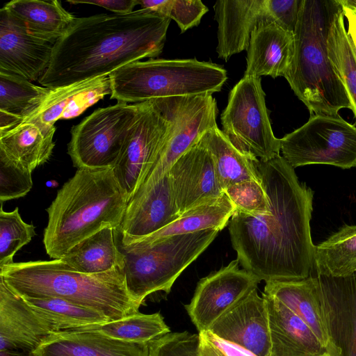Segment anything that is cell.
<instances>
[{
	"mask_svg": "<svg viewBox=\"0 0 356 356\" xmlns=\"http://www.w3.org/2000/svg\"><path fill=\"white\" fill-rule=\"evenodd\" d=\"M317 276L330 304L332 337L339 356H356V273L343 277Z\"/></svg>",
	"mask_w": 356,
	"mask_h": 356,
	"instance_id": "cell-25",
	"label": "cell"
},
{
	"mask_svg": "<svg viewBox=\"0 0 356 356\" xmlns=\"http://www.w3.org/2000/svg\"><path fill=\"white\" fill-rule=\"evenodd\" d=\"M0 277L22 297H52L97 310L111 321L139 312L130 296L123 268L86 274L60 259L12 263L0 268Z\"/></svg>",
	"mask_w": 356,
	"mask_h": 356,
	"instance_id": "cell-4",
	"label": "cell"
},
{
	"mask_svg": "<svg viewBox=\"0 0 356 356\" xmlns=\"http://www.w3.org/2000/svg\"><path fill=\"white\" fill-rule=\"evenodd\" d=\"M149 344L124 342L96 332H52L27 356H148Z\"/></svg>",
	"mask_w": 356,
	"mask_h": 356,
	"instance_id": "cell-22",
	"label": "cell"
},
{
	"mask_svg": "<svg viewBox=\"0 0 356 356\" xmlns=\"http://www.w3.org/2000/svg\"><path fill=\"white\" fill-rule=\"evenodd\" d=\"M217 113L216 101L211 95L181 97L170 134L139 188L165 176L177 159L217 125Z\"/></svg>",
	"mask_w": 356,
	"mask_h": 356,
	"instance_id": "cell-13",
	"label": "cell"
},
{
	"mask_svg": "<svg viewBox=\"0 0 356 356\" xmlns=\"http://www.w3.org/2000/svg\"><path fill=\"white\" fill-rule=\"evenodd\" d=\"M53 332L0 277V352L29 354Z\"/></svg>",
	"mask_w": 356,
	"mask_h": 356,
	"instance_id": "cell-20",
	"label": "cell"
},
{
	"mask_svg": "<svg viewBox=\"0 0 356 356\" xmlns=\"http://www.w3.org/2000/svg\"><path fill=\"white\" fill-rule=\"evenodd\" d=\"M25 119L17 115L0 111V133L8 131L22 122Z\"/></svg>",
	"mask_w": 356,
	"mask_h": 356,
	"instance_id": "cell-44",
	"label": "cell"
},
{
	"mask_svg": "<svg viewBox=\"0 0 356 356\" xmlns=\"http://www.w3.org/2000/svg\"><path fill=\"white\" fill-rule=\"evenodd\" d=\"M111 98L138 104L172 97H193L219 92L227 71L209 61L149 59L129 63L108 75Z\"/></svg>",
	"mask_w": 356,
	"mask_h": 356,
	"instance_id": "cell-6",
	"label": "cell"
},
{
	"mask_svg": "<svg viewBox=\"0 0 356 356\" xmlns=\"http://www.w3.org/2000/svg\"><path fill=\"white\" fill-rule=\"evenodd\" d=\"M261 281L252 273L239 268L238 260L202 278L185 309L198 332L209 330L225 313L257 289Z\"/></svg>",
	"mask_w": 356,
	"mask_h": 356,
	"instance_id": "cell-12",
	"label": "cell"
},
{
	"mask_svg": "<svg viewBox=\"0 0 356 356\" xmlns=\"http://www.w3.org/2000/svg\"><path fill=\"white\" fill-rule=\"evenodd\" d=\"M209 330L256 356H270L267 303L257 289L221 316Z\"/></svg>",
	"mask_w": 356,
	"mask_h": 356,
	"instance_id": "cell-18",
	"label": "cell"
},
{
	"mask_svg": "<svg viewBox=\"0 0 356 356\" xmlns=\"http://www.w3.org/2000/svg\"><path fill=\"white\" fill-rule=\"evenodd\" d=\"M143 103L118 102L98 108L71 130L67 153L79 168H113Z\"/></svg>",
	"mask_w": 356,
	"mask_h": 356,
	"instance_id": "cell-11",
	"label": "cell"
},
{
	"mask_svg": "<svg viewBox=\"0 0 356 356\" xmlns=\"http://www.w3.org/2000/svg\"><path fill=\"white\" fill-rule=\"evenodd\" d=\"M21 297L53 332L72 330L112 321L105 314L97 310L63 299L52 297Z\"/></svg>",
	"mask_w": 356,
	"mask_h": 356,
	"instance_id": "cell-31",
	"label": "cell"
},
{
	"mask_svg": "<svg viewBox=\"0 0 356 356\" xmlns=\"http://www.w3.org/2000/svg\"><path fill=\"white\" fill-rule=\"evenodd\" d=\"M317 275L343 277L356 273V225H344L315 248Z\"/></svg>",
	"mask_w": 356,
	"mask_h": 356,
	"instance_id": "cell-32",
	"label": "cell"
},
{
	"mask_svg": "<svg viewBox=\"0 0 356 356\" xmlns=\"http://www.w3.org/2000/svg\"><path fill=\"white\" fill-rule=\"evenodd\" d=\"M72 330L96 332L111 339L140 344H149L170 332L159 312L146 314L139 312L118 321Z\"/></svg>",
	"mask_w": 356,
	"mask_h": 356,
	"instance_id": "cell-33",
	"label": "cell"
},
{
	"mask_svg": "<svg viewBox=\"0 0 356 356\" xmlns=\"http://www.w3.org/2000/svg\"><path fill=\"white\" fill-rule=\"evenodd\" d=\"M198 334L169 332L149 344L148 356H199Z\"/></svg>",
	"mask_w": 356,
	"mask_h": 356,
	"instance_id": "cell-40",
	"label": "cell"
},
{
	"mask_svg": "<svg viewBox=\"0 0 356 356\" xmlns=\"http://www.w3.org/2000/svg\"><path fill=\"white\" fill-rule=\"evenodd\" d=\"M171 19L150 9L75 18L54 44L49 65L38 80L55 89L108 76L163 49Z\"/></svg>",
	"mask_w": 356,
	"mask_h": 356,
	"instance_id": "cell-2",
	"label": "cell"
},
{
	"mask_svg": "<svg viewBox=\"0 0 356 356\" xmlns=\"http://www.w3.org/2000/svg\"><path fill=\"white\" fill-rule=\"evenodd\" d=\"M3 8L30 35L54 43L76 18L56 0H13Z\"/></svg>",
	"mask_w": 356,
	"mask_h": 356,
	"instance_id": "cell-27",
	"label": "cell"
},
{
	"mask_svg": "<svg viewBox=\"0 0 356 356\" xmlns=\"http://www.w3.org/2000/svg\"><path fill=\"white\" fill-rule=\"evenodd\" d=\"M257 168L269 211L232 215L228 229L236 259L260 281L307 278L314 268L316 248L310 229L314 192L298 181L282 156L259 160Z\"/></svg>",
	"mask_w": 356,
	"mask_h": 356,
	"instance_id": "cell-1",
	"label": "cell"
},
{
	"mask_svg": "<svg viewBox=\"0 0 356 356\" xmlns=\"http://www.w3.org/2000/svg\"><path fill=\"white\" fill-rule=\"evenodd\" d=\"M181 97L143 102L138 118L112 168L128 201L140 188L167 140Z\"/></svg>",
	"mask_w": 356,
	"mask_h": 356,
	"instance_id": "cell-8",
	"label": "cell"
},
{
	"mask_svg": "<svg viewBox=\"0 0 356 356\" xmlns=\"http://www.w3.org/2000/svg\"><path fill=\"white\" fill-rule=\"evenodd\" d=\"M127 202L112 168L78 169L47 209L43 236L47 254L60 259L103 228L118 229Z\"/></svg>",
	"mask_w": 356,
	"mask_h": 356,
	"instance_id": "cell-3",
	"label": "cell"
},
{
	"mask_svg": "<svg viewBox=\"0 0 356 356\" xmlns=\"http://www.w3.org/2000/svg\"><path fill=\"white\" fill-rule=\"evenodd\" d=\"M216 229L172 236L146 245H118L125 255L127 289L141 305L157 291L169 293L181 273L213 241Z\"/></svg>",
	"mask_w": 356,
	"mask_h": 356,
	"instance_id": "cell-7",
	"label": "cell"
},
{
	"mask_svg": "<svg viewBox=\"0 0 356 356\" xmlns=\"http://www.w3.org/2000/svg\"><path fill=\"white\" fill-rule=\"evenodd\" d=\"M341 6L356 9V0H338Z\"/></svg>",
	"mask_w": 356,
	"mask_h": 356,
	"instance_id": "cell-46",
	"label": "cell"
},
{
	"mask_svg": "<svg viewBox=\"0 0 356 356\" xmlns=\"http://www.w3.org/2000/svg\"><path fill=\"white\" fill-rule=\"evenodd\" d=\"M264 293L291 309L312 330L333 356H339L332 337L330 304L318 276L266 282Z\"/></svg>",
	"mask_w": 356,
	"mask_h": 356,
	"instance_id": "cell-16",
	"label": "cell"
},
{
	"mask_svg": "<svg viewBox=\"0 0 356 356\" xmlns=\"http://www.w3.org/2000/svg\"><path fill=\"white\" fill-rule=\"evenodd\" d=\"M235 211L234 205L224 193L216 199L188 210L167 226L130 245H146L161 238L207 229L220 231L227 225Z\"/></svg>",
	"mask_w": 356,
	"mask_h": 356,
	"instance_id": "cell-30",
	"label": "cell"
},
{
	"mask_svg": "<svg viewBox=\"0 0 356 356\" xmlns=\"http://www.w3.org/2000/svg\"><path fill=\"white\" fill-rule=\"evenodd\" d=\"M327 49L329 60L346 90L356 119V52L345 28L342 8L330 26Z\"/></svg>",
	"mask_w": 356,
	"mask_h": 356,
	"instance_id": "cell-34",
	"label": "cell"
},
{
	"mask_svg": "<svg viewBox=\"0 0 356 356\" xmlns=\"http://www.w3.org/2000/svg\"><path fill=\"white\" fill-rule=\"evenodd\" d=\"M200 142L211 156L217 178L223 191L245 180L261 182L257 168L259 159L250 157L236 149L217 125L208 130Z\"/></svg>",
	"mask_w": 356,
	"mask_h": 356,
	"instance_id": "cell-29",
	"label": "cell"
},
{
	"mask_svg": "<svg viewBox=\"0 0 356 356\" xmlns=\"http://www.w3.org/2000/svg\"><path fill=\"white\" fill-rule=\"evenodd\" d=\"M114 230L111 227L103 228L75 245L60 260L71 269L86 274L124 268L125 255L115 242Z\"/></svg>",
	"mask_w": 356,
	"mask_h": 356,
	"instance_id": "cell-28",
	"label": "cell"
},
{
	"mask_svg": "<svg viewBox=\"0 0 356 356\" xmlns=\"http://www.w3.org/2000/svg\"><path fill=\"white\" fill-rule=\"evenodd\" d=\"M70 4L86 3L103 7L115 14H127L134 11L138 5L137 0H92V1H67Z\"/></svg>",
	"mask_w": 356,
	"mask_h": 356,
	"instance_id": "cell-43",
	"label": "cell"
},
{
	"mask_svg": "<svg viewBox=\"0 0 356 356\" xmlns=\"http://www.w3.org/2000/svg\"><path fill=\"white\" fill-rule=\"evenodd\" d=\"M108 76L51 89L34 114L44 122L54 124L62 119L74 118L107 95H111Z\"/></svg>",
	"mask_w": 356,
	"mask_h": 356,
	"instance_id": "cell-26",
	"label": "cell"
},
{
	"mask_svg": "<svg viewBox=\"0 0 356 356\" xmlns=\"http://www.w3.org/2000/svg\"><path fill=\"white\" fill-rule=\"evenodd\" d=\"M220 120L222 132L243 154L264 161L280 155V139L272 130L260 77L243 76L234 86Z\"/></svg>",
	"mask_w": 356,
	"mask_h": 356,
	"instance_id": "cell-9",
	"label": "cell"
},
{
	"mask_svg": "<svg viewBox=\"0 0 356 356\" xmlns=\"http://www.w3.org/2000/svg\"><path fill=\"white\" fill-rule=\"evenodd\" d=\"M344 17L348 21L347 33L354 45L356 52V9L341 6Z\"/></svg>",
	"mask_w": 356,
	"mask_h": 356,
	"instance_id": "cell-45",
	"label": "cell"
},
{
	"mask_svg": "<svg viewBox=\"0 0 356 356\" xmlns=\"http://www.w3.org/2000/svg\"><path fill=\"white\" fill-rule=\"evenodd\" d=\"M302 0H266L268 13L273 23L294 32Z\"/></svg>",
	"mask_w": 356,
	"mask_h": 356,
	"instance_id": "cell-42",
	"label": "cell"
},
{
	"mask_svg": "<svg viewBox=\"0 0 356 356\" xmlns=\"http://www.w3.org/2000/svg\"><path fill=\"white\" fill-rule=\"evenodd\" d=\"M199 356H256L249 350L222 339L210 330L198 332Z\"/></svg>",
	"mask_w": 356,
	"mask_h": 356,
	"instance_id": "cell-41",
	"label": "cell"
},
{
	"mask_svg": "<svg viewBox=\"0 0 356 356\" xmlns=\"http://www.w3.org/2000/svg\"><path fill=\"white\" fill-rule=\"evenodd\" d=\"M54 44L30 35L3 8L0 10V73L39 80L49 65Z\"/></svg>",
	"mask_w": 356,
	"mask_h": 356,
	"instance_id": "cell-17",
	"label": "cell"
},
{
	"mask_svg": "<svg viewBox=\"0 0 356 356\" xmlns=\"http://www.w3.org/2000/svg\"><path fill=\"white\" fill-rule=\"evenodd\" d=\"M31 173L0 156L1 203L25 196L33 186Z\"/></svg>",
	"mask_w": 356,
	"mask_h": 356,
	"instance_id": "cell-39",
	"label": "cell"
},
{
	"mask_svg": "<svg viewBox=\"0 0 356 356\" xmlns=\"http://www.w3.org/2000/svg\"><path fill=\"white\" fill-rule=\"evenodd\" d=\"M294 51L293 32L273 22L261 24L252 33L243 76H284Z\"/></svg>",
	"mask_w": 356,
	"mask_h": 356,
	"instance_id": "cell-23",
	"label": "cell"
},
{
	"mask_svg": "<svg viewBox=\"0 0 356 356\" xmlns=\"http://www.w3.org/2000/svg\"><path fill=\"white\" fill-rule=\"evenodd\" d=\"M338 0H302L293 32L295 51L284 76L311 114L335 115L352 110L346 90L329 60L327 40Z\"/></svg>",
	"mask_w": 356,
	"mask_h": 356,
	"instance_id": "cell-5",
	"label": "cell"
},
{
	"mask_svg": "<svg viewBox=\"0 0 356 356\" xmlns=\"http://www.w3.org/2000/svg\"><path fill=\"white\" fill-rule=\"evenodd\" d=\"M35 235V226L25 222L18 207L4 211L0 210V268L13 263V257Z\"/></svg>",
	"mask_w": 356,
	"mask_h": 356,
	"instance_id": "cell-36",
	"label": "cell"
},
{
	"mask_svg": "<svg viewBox=\"0 0 356 356\" xmlns=\"http://www.w3.org/2000/svg\"><path fill=\"white\" fill-rule=\"evenodd\" d=\"M55 131L54 124L33 115L15 128L0 133V156L32 172L50 158L55 146Z\"/></svg>",
	"mask_w": 356,
	"mask_h": 356,
	"instance_id": "cell-24",
	"label": "cell"
},
{
	"mask_svg": "<svg viewBox=\"0 0 356 356\" xmlns=\"http://www.w3.org/2000/svg\"><path fill=\"white\" fill-rule=\"evenodd\" d=\"M51 89L0 73V111L28 119L42 106Z\"/></svg>",
	"mask_w": 356,
	"mask_h": 356,
	"instance_id": "cell-35",
	"label": "cell"
},
{
	"mask_svg": "<svg viewBox=\"0 0 356 356\" xmlns=\"http://www.w3.org/2000/svg\"><path fill=\"white\" fill-rule=\"evenodd\" d=\"M280 143L282 156L294 169L311 164L356 167V127L339 114H311Z\"/></svg>",
	"mask_w": 356,
	"mask_h": 356,
	"instance_id": "cell-10",
	"label": "cell"
},
{
	"mask_svg": "<svg viewBox=\"0 0 356 356\" xmlns=\"http://www.w3.org/2000/svg\"><path fill=\"white\" fill-rule=\"evenodd\" d=\"M168 175L140 188L127 202L118 229L120 245H129L179 218Z\"/></svg>",
	"mask_w": 356,
	"mask_h": 356,
	"instance_id": "cell-14",
	"label": "cell"
},
{
	"mask_svg": "<svg viewBox=\"0 0 356 356\" xmlns=\"http://www.w3.org/2000/svg\"><path fill=\"white\" fill-rule=\"evenodd\" d=\"M213 9L218 23L216 52L225 60L248 50L252 33L258 26L273 23L266 0H220Z\"/></svg>",
	"mask_w": 356,
	"mask_h": 356,
	"instance_id": "cell-19",
	"label": "cell"
},
{
	"mask_svg": "<svg viewBox=\"0 0 356 356\" xmlns=\"http://www.w3.org/2000/svg\"><path fill=\"white\" fill-rule=\"evenodd\" d=\"M267 303L270 356H321L330 353L309 326L277 298L262 293Z\"/></svg>",
	"mask_w": 356,
	"mask_h": 356,
	"instance_id": "cell-21",
	"label": "cell"
},
{
	"mask_svg": "<svg viewBox=\"0 0 356 356\" xmlns=\"http://www.w3.org/2000/svg\"><path fill=\"white\" fill-rule=\"evenodd\" d=\"M143 9H150L173 19L181 32L197 26L208 8L200 0H137Z\"/></svg>",
	"mask_w": 356,
	"mask_h": 356,
	"instance_id": "cell-37",
	"label": "cell"
},
{
	"mask_svg": "<svg viewBox=\"0 0 356 356\" xmlns=\"http://www.w3.org/2000/svg\"><path fill=\"white\" fill-rule=\"evenodd\" d=\"M321 356H333V355L332 354H330V353H325L324 355H323Z\"/></svg>",
	"mask_w": 356,
	"mask_h": 356,
	"instance_id": "cell-47",
	"label": "cell"
},
{
	"mask_svg": "<svg viewBox=\"0 0 356 356\" xmlns=\"http://www.w3.org/2000/svg\"><path fill=\"white\" fill-rule=\"evenodd\" d=\"M236 208V211L259 216L269 211V200L260 181L245 180L236 183L224 191Z\"/></svg>",
	"mask_w": 356,
	"mask_h": 356,
	"instance_id": "cell-38",
	"label": "cell"
},
{
	"mask_svg": "<svg viewBox=\"0 0 356 356\" xmlns=\"http://www.w3.org/2000/svg\"><path fill=\"white\" fill-rule=\"evenodd\" d=\"M167 175L179 216L225 193L211 156L200 140L177 159Z\"/></svg>",
	"mask_w": 356,
	"mask_h": 356,
	"instance_id": "cell-15",
	"label": "cell"
}]
</instances>
